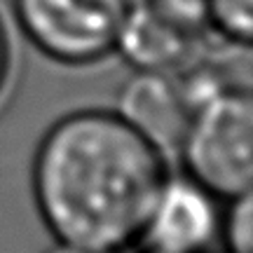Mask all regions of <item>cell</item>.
<instances>
[{
  "instance_id": "1",
  "label": "cell",
  "mask_w": 253,
  "mask_h": 253,
  "mask_svg": "<svg viewBox=\"0 0 253 253\" xmlns=\"http://www.w3.org/2000/svg\"><path fill=\"white\" fill-rule=\"evenodd\" d=\"M167 181L162 150L103 110L61 118L33 164L45 225L59 244L89 253H120L143 239Z\"/></svg>"
},
{
  "instance_id": "2",
  "label": "cell",
  "mask_w": 253,
  "mask_h": 253,
  "mask_svg": "<svg viewBox=\"0 0 253 253\" xmlns=\"http://www.w3.org/2000/svg\"><path fill=\"white\" fill-rule=\"evenodd\" d=\"M178 150L190 181L213 197L251 192L253 103L246 87H232L202 103L188 122Z\"/></svg>"
},
{
  "instance_id": "3",
  "label": "cell",
  "mask_w": 253,
  "mask_h": 253,
  "mask_svg": "<svg viewBox=\"0 0 253 253\" xmlns=\"http://www.w3.org/2000/svg\"><path fill=\"white\" fill-rule=\"evenodd\" d=\"M131 0H14L28 40L61 63L99 61L115 49Z\"/></svg>"
},
{
  "instance_id": "4",
  "label": "cell",
  "mask_w": 253,
  "mask_h": 253,
  "mask_svg": "<svg viewBox=\"0 0 253 253\" xmlns=\"http://www.w3.org/2000/svg\"><path fill=\"white\" fill-rule=\"evenodd\" d=\"M207 14L202 0L129 2L115 49L136 71L178 73L204 54Z\"/></svg>"
},
{
  "instance_id": "5",
  "label": "cell",
  "mask_w": 253,
  "mask_h": 253,
  "mask_svg": "<svg viewBox=\"0 0 253 253\" xmlns=\"http://www.w3.org/2000/svg\"><path fill=\"white\" fill-rule=\"evenodd\" d=\"M118 115L160 150L178 148L192 118V103L176 73L138 71L120 91Z\"/></svg>"
},
{
  "instance_id": "6",
  "label": "cell",
  "mask_w": 253,
  "mask_h": 253,
  "mask_svg": "<svg viewBox=\"0 0 253 253\" xmlns=\"http://www.w3.org/2000/svg\"><path fill=\"white\" fill-rule=\"evenodd\" d=\"M211 197L195 181H167L143 239L157 253H197L218 227Z\"/></svg>"
},
{
  "instance_id": "7",
  "label": "cell",
  "mask_w": 253,
  "mask_h": 253,
  "mask_svg": "<svg viewBox=\"0 0 253 253\" xmlns=\"http://www.w3.org/2000/svg\"><path fill=\"white\" fill-rule=\"evenodd\" d=\"M209 28L232 42L249 47L253 36V0H202Z\"/></svg>"
},
{
  "instance_id": "8",
  "label": "cell",
  "mask_w": 253,
  "mask_h": 253,
  "mask_svg": "<svg viewBox=\"0 0 253 253\" xmlns=\"http://www.w3.org/2000/svg\"><path fill=\"white\" fill-rule=\"evenodd\" d=\"M223 242L227 253H253V202L251 192L230 199L223 218Z\"/></svg>"
},
{
  "instance_id": "9",
  "label": "cell",
  "mask_w": 253,
  "mask_h": 253,
  "mask_svg": "<svg viewBox=\"0 0 253 253\" xmlns=\"http://www.w3.org/2000/svg\"><path fill=\"white\" fill-rule=\"evenodd\" d=\"M7 73H9V42H7V36H5V26L0 21V91L5 87Z\"/></svg>"
},
{
  "instance_id": "10",
  "label": "cell",
  "mask_w": 253,
  "mask_h": 253,
  "mask_svg": "<svg viewBox=\"0 0 253 253\" xmlns=\"http://www.w3.org/2000/svg\"><path fill=\"white\" fill-rule=\"evenodd\" d=\"M52 253H89V251H82V249H73V246L59 244V249H54Z\"/></svg>"
},
{
  "instance_id": "11",
  "label": "cell",
  "mask_w": 253,
  "mask_h": 253,
  "mask_svg": "<svg viewBox=\"0 0 253 253\" xmlns=\"http://www.w3.org/2000/svg\"><path fill=\"white\" fill-rule=\"evenodd\" d=\"M153 253H157V251H153Z\"/></svg>"
}]
</instances>
